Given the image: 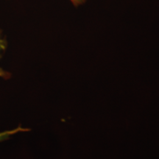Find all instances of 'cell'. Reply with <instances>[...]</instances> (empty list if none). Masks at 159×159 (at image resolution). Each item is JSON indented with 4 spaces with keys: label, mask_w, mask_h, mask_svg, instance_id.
<instances>
[{
    "label": "cell",
    "mask_w": 159,
    "mask_h": 159,
    "mask_svg": "<svg viewBox=\"0 0 159 159\" xmlns=\"http://www.w3.org/2000/svg\"><path fill=\"white\" fill-rule=\"evenodd\" d=\"M0 76H2L3 77H5V73L4 72V71H2L0 69Z\"/></svg>",
    "instance_id": "obj_3"
},
{
    "label": "cell",
    "mask_w": 159,
    "mask_h": 159,
    "mask_svg": "<svg viewBox=\"0 0 159 159\" xmlns=\"http://www.w3.org/2000/svg\"><path fill=\"white\" fill-rule=\"evenodd\" d=\"M71 1L75 5H78L84 2L85 0H71Z\"/></svg>",
    "instance_id": "obj_2"
},
{
    "label": "cell",
    "mask_w": 159,
    "mask_h": 159,
    "mask_svg": "<svg viewBox=\"0 0 159 159\" xmlns=\"http://www.w3.org/2000/svg\"><path fill=\"white\" fill-rule=\"evenodd\" d=\"M27 130H29V129H25V128H21V127H19V128H16L14 130H6V131H3V132H1L0 133V142H3V141L5 140H7V139H9L11 136L17 134V133L23 132V131H27Z\"/></svg>",
    "instance_id": "obj_1"
}]
</instances>
